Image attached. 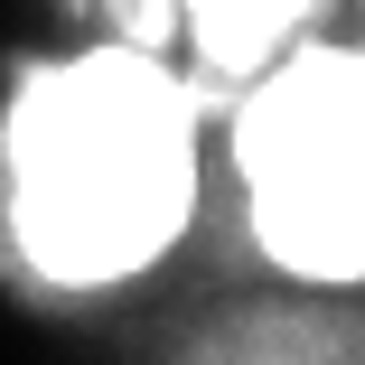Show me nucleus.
<instances>
[{"instance_id": "1", "label": "nucleus", "mask_w": 365, "mask_h": 365, "mask_svg": "<svg viewBox=\"0 0 365 365\" xmlns=\"http://www.w3.org/2000/svg\"><path fill=\"white\" fill-rule=\"evenodd\" d=\"M197 197V113L150 47L29 76L10 103V235L47 281L140 272Z\"/></svg>"}, {"instance_id": "2", "label": "nucleus", "mask_w": 365, "mask_h": 365, "mask_svg": "<svg viewBox=\"0 0 365 365\" xmlns=\"http://www.w3.org/2000/svg\"><path fill=\"white\" fill-rule=\"evenodd\" d=\"M244 187L272 262L309 281H365V56L309 47L244 103Z\"/></svg>"}, {"instance_id": "3", "label": "nucleus", "mask_w": 365, "mask_h": 365, "mask_svg": "<svg viewBox=\"0 0 365 365\" xmlns=\"http://www.w3.org/2000/svg\"><path fill=\"white\" fill-rule=\"evenodd\" d=\"M178 10H187V29H197L215 76H262L319 0H178Z\"/></svg>"}, {"instance_id": "4", "label": "nucleus", "mask_w": 365, "mask_h": 365, "mask_svg": "<svg viewBox=\"0 0 365 365\" xmlns=\"http://www.w3.org/2000/svg\"><path fill=\"white\" fill-rule=\"evenodd\" d=\"M197 365H365V337L337 328V319H281V309H262L235 337H215Z\"/></svg>"}, {"instance_id": "5", "label": "nucleus", "mask_w": 365, "mask_h": 365, "mask_svg": "<svg viewBox=\"0 0 365 365\" xmlns=\"http://www.w3.org/2000/svg\"><path fill=\"white\" fill-rule=\"evenodd\" d=\"M122 29H131V47H160L169 38V0H122Z\"/></svg>"}]
</instances>
